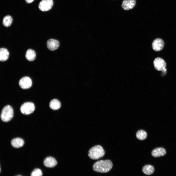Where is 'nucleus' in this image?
Returning <instances> with one entry per match:
<instances>
[{
  "instance_id": "nucleus-20",
  "label": "nucleus",
  "mask_w": 176,
  "mask_h": 176,
  "mask_svg": "<svg viewBox=\"0 0 176 176\" xmlns=\"http://www.w3.org/2000/svg\"><path fill=\"white\" fill-rule=\"evenodd\" d=\"M42 175L41 170L39 168L35 169L31 174V176H41Z\"/></svg>"
},
{
  "instance_id": "nucleus-11",
  "label": "nucleus",
  "mask_w": 176,
  "mask_h": 176,
  "mask_svg": "<svg viewBox=\"0 0 176 176\" xmlns=\"http://www.w3.org/2000/svg\"><path fill=\"white\" fill-rule=\"evenodd\" d=\"M57 164V162L55 159L51 156L47 157L44 161V165L47 167H53L55 166Z\"/></svg>"
},
{
  "instance_id": "nucleus-13",
  "label": "nucleus",
  "mask_w": 176,
  "mask_h": 176,
  "mask_svg": "<svg viewBox=\"0 0 176 176\" xmlns=\"http://www.w3.org/2000/svg\"><path fill=\"white\" fill-rule=\"evenodd\" d=\"M11 143L13 147L18 148L23 146L24 142L22 139L20 138H17L13 139L11 140Z\"/></svg>"
},
{
  "instance_id": "nucleus-10",
  "label": "nucleus",
  "mask_w": 176,
  "mask_h": 176,
  "mask_svg": "<svg viewBox=\"0 0 176 176\" xmlns=\"http://www.w3.org/2000/svg\"><path fill=\"white\" fill-rule=\"evenodd\" d=\"M59 46V43L57 40L50 39L48 40L47 43V46L50 50L54 51L57 49Z\"/></svg>"
},
{
  "instance_id": "nucleus-2",
  "label": "nucleus",
  "mask_w": 176,
  "mask_h": 176,
  "mask_svg": "<svg viewBox=\"0 0 176 176\" xmlns=\"http://www.w3.org/2000/svg\"><path fill=\"white\" fill-rule=\"evenodd\" d=\"M105 152L102 147L100 145L94 146L89 150L88 155L92 160H97L103 157Z\"/></svg>"
},
{
  "instance_id": "nucleus-4",
  "label": "nucleus",
  "mask_w": 176,
  "mask_h": 176,
  "mask_svg": "<svg viewBox=\"0 0 176 176\" xmlns=\"http://www.w3.org/2000/svg\"><path fill=\"white\" fill-rule=\"evenodd\" d=\"M153 64L156 70L162 71L164 74H166V69L165 68L166 63L163 59L160 57L156 58L153 62Z\"/></svg>"
},
{
  "instance_id": "nucleus-3",
  "label": "nucleus",
  "mask_w": 176,
  "mask_h": 176,
  "mask_svg": "<svg viewBox=\"0 0 176 176\" xmlns=\"http://www.w3.org/2000/svg\"><path fill=\"white\" fill-rule=\"evenodd\" d=\"M13 116V111L11 107L7 105L4 107L2 110L0 118L2 120L5 122L10 121Z\"/></svg>"
},
{
  "instance_id": "nucleus-18",
  "label": "nucleus",
  "mask_w": 176,
  "mask_h": 176,
  "mask_svg": "<svg viewBox=\"0 0 176 176\" xmlns=\"http://www.w3.org/2000/svg\"><path fill=\"white\" fill-rule=\"evenodd\" d=\"M136 138L138 139L143 140L146 138L147 136L146 132L143 130L138 131L136 133Z\"/></svg>"
},
{
  "instance_id": "nucleus-21",
  "label": "nucleus",
  "mask_w": 176,
  "mask_h": 176,
  "mask_svg": "<svg viewBox=\"0 0 176 176\" xmlns=\"http://www.w3.org/2000/svg\"><path fill=\"white\" fill-rule=\"evenodd\" d=\"M34 0H25L26 2L30 3L32 2Z\"/></svg>"
},
{
  "instance_id": "nucleus-12",
  "label": "nucleus",
  "mask_w": 176,
  "mask_h": 176,
  "mask_svg": "<svg viewBox=\"0 0 176 176\" xmlns=\"http://www.w3.org/2000/svg\"><path fill=\"white\" fill-rule=\"evenodd\" d=\"M166 153V150L164 148L158 147L155 148L152 151L151 154L154 157L157 158L164 156Z\"/></svg>"
},
{
  "instance_id": "nucleus-19",
  "label": "nucleus",
  "mask_w": 176,
  "mask_h": 176,
  "mask_svg": "<svg viewBox=\"0 0 176 176\" xmlns=\"http://www.w3.org/2000/svg\"><path fill=\"white\" fill-rule=\"evenodd\" d=\"M12 19L11 16L7 15L4 17L3 20V24L6 27H8L11 24Z\"/></svg>"
},
{
  "instance_id": "nucleus-17",
  "label": "nucleus",
  "mask_w": 176,
  "mask_h": 176,
  "mask_svg": "<svg viewBox=\"0 0 176 176\" xmlns=\"http://www.w3.org/2000/svg\"><path fill=\"white\" fill-rule=\"evenodd\" d=\"M50 108L54 110H56L59 109L61 106L60 102L57 99H54L50 102L49 103Z\"/></svg>"
},
{
  "instance_id": "nucleus-6",
  "label": "nucleus",
  "mask_w": 176,
  "mask_h": 176,
  "mask_svg": "<svg viewBox=\"0 0 176 176\" xmlns=\"http://www.w3.org/2000/svg\"><path fill=\"white\" fill-rule=\"evenodd\" d=\"M53 4V0H42L39 3V8L42 11H47L51 9Z\"/></svg>"
},
{
  "instance_id": "nucleus-16",
  "label": "nucleus",
  "mask_w": 176,
  "mask_h": 176,
  "mask_svg": "<svg viewBox=\"0 0 176 176\" xmlns=\"http://www.w3.org/2000/svg\"><path fill=\"white\" fill-rule=\"evenodd\" d=\"M36 54L35 51L32 49H29L26 51L25 57L27 60L29 61H33L35 59Z\"/></svg>"
},
{
  "instance_id": "nucleus-8",
  "label": "nucleus",
  "mask_w": 176,
  "mask_h": 176,
  "mask_svg": "<svg viewBox=\"0 0 176 176\" xmlns=\"http://www.w3.org/2000/svg\"><path fill=\"white\" fill-rule=\"evenodd\" d=\"M164 43L163 41L160 38H157L153 42L152 47L153 49L155 51H158L161 50L163 48Z\"/></svg>"
},
{
  "instance_id": "nucleus-5",
  "label": "nucleus",
  "mask_w": 176,
  "mask_h": 176,
  "mask_svg": "<svg viewBox=\"0 0 176 176\" xmlns=\"http://www.w3.org/2000/svg\"><path fill=\"white\" fill-rule=\"evenodd\" d=\"M35 109V107L33 103L27 102L24 103L21 106L20 110L23 114L27 115L33 113Z\"/></svg>"
},
{
  "instance_id": "nucleus-15",
  "label": "nucleus",
  "mask_w": 176,
  "mask_h": 176,
  "mask_svg": "<svg viewBox=\"0 0 176 176\" xmlns=\"http://www.w3.org/2000/svg\"><path fill=\"white\" fill-rule=\"evenodd\" d=\"M143 173L145 175H150L152 174L154 172V167L150 165H146L143 167L142 170Z\"/></svg>"
},
{
  "instance_id": "nucleus-1",
  "label": "nucleus",
  "mask_w": 176,
  "mask_h": 176,
  "mask_svg": "<svg viewBox=\"0 0 176 176\" xmlns=\"http://www.w3.org/2000/svg\"><path fill=\"white\" fill-rule=\"evenodd\" d=\"M112 166V163L110 160H101L96 162L94 164L93 168L95 172L106 173L109 171Z\"/></svg>"
},
{
  "instance_id": "nucleus-7",
  "label": "nucleus",
  "mask_w": 176,
  "mask_h": 176,
  "mask_svg": "<svg viewBox=\"0 0 176 176\" xmlns=\"http://www.w3.org/2000/svg\"><path fill=\"white\" fill-rule=\"evenodd\" d=\"M19 85L20 87L23 89H28L32 86V81L29 77H24L20 80Z\"/></svg>"
},
{
  "instance_id": "nucleus-9",
  "label": "nucleus",
  "mask_w": 176,
  "mask_h": 176,
  "mask_svg": "<svg viewBox=\"0 0 176 176\" xmlns=\"http://www.w3.org/2000/svg\"><path fill=\"white\" fill-rule=\"evenodd\" d=\"M136 4L135 0H123L121 7L125 10H128L133 9Z\"/></svg>"
},
{
  "instance_id": "nucleus-14",
  "label": "nucleus",
  "mask_w": 176,
  "mask_h": 176,
  "mask_svg": "<svg viewBox=\"0 0 176 176\" xmlns=\"http://www.w3.org/2000/svg\"><path fill=\"white\" fill-rule=\"evenodd\" d=\"M9 52L6 48H1L0 49V60L4 61L7 60L9 57Z\"/></svg>"
}]
</instances>
